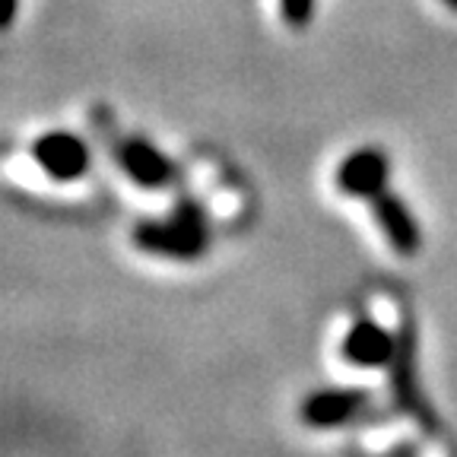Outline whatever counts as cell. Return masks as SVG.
I'll list each match as a JSON object with an SVG mask.
<instances>
[{
    "label": "cell",
    "instance_id": "1",
    "mask_svg": "<svg viewBox=\"0 0 457 457\" xmlns=\"http://www.w3.org/2000/svg\"><path fill=\"white\" fill-rule=\"evenodd\" d=\"M130 242H134L137 251L150 257H162V261H179V264L200 261L210 248L207 210L200 207L197 200L185 197L171 207L169 216L134 222Z\"/></svg>",
    "mask_w": 457,
    "mask_h": 457
},
{
    "label": "cell",
    "instance_id": "2",
    "mask_svg": "<svg viewBox=\"0 0 457 457\" xmlns=\"http://www.w3.org/2000/svg\"><path fill=\"white\" fill-rule=\"evenodd\" d=\"M32 162L42 169V175L57 185H73L86 179V171L93 169V153L89 143L73 130H48L36 137L32 143Z\"/></svg>",
    "mask_w": 457,
    "mask_h": 457
},
{
    "label": "cell",
    "instance_id": "3",
    "mask_svg": "<svg viewBox=\"0 0 457 457\" xmlns=\"http://www.w3.org/2000/svg\"><path fill=\"white\" fill-rule=\"evenodd\" d=\"M114 162L124 171V179L130 185L143 187V191H165L175 185V162L159 150L156 143L146 137H121L114 143Z\"/></svg>",
    "mask_w": 457,
    "mask_h": 457
},
{
    "label": "cell",
    "instance_id": "4",
    "mask_svg": "<svg viewBox=\"0 0 457 457\" xmlns=\"http://www.w3.org/2000/svg\"><path fill=\"white\" fill-rule=\"evenodd\" d=\"M391 181V159L378 146H359L346 153L334 171V185L343 197L350 200H371L387 191Z\"/></svg>",
    "mask_w": 457,
    "mask_h": 457
},
{
    "label": "cell",
    "instance_id": "5",
    "mask_svg": "<svg viewBox=\"0 0 457 457\" xmlns=\"http://www.w3.org/2000/svg\"><path fill=\"white\" fill-rule=\"evenodd\" d=\"M371 220L378 226V232L385 236V242L391 245L394 254L413 257L422 248V226L416 220V213L410 210V204L400 194H394L391 187L381 191L378 197L369 200Z\"/></svg>",
    "mask_w": 457,
    "mask_h": 457
},
{
    "label": "cell",
    "instance_id": "6",
    "mask_svg": "<svg viewBox=\"0 0 457 457\" xmlns=\"http://www.w3.org/2000/svg\"><path fill=\"white\" fill-rule=\"evenodd\" d=\"M369 407V391L362 387H318L299 403V420L308 428H337L356 420Z\"/></svg>",
    "mask_w": 457,
    "mask_h": 457
},
{
    "label": "cell",
    "instance_id": "7",
    "mask_svg": "<svg viewBox=\"0 0 457 457\" xmlns=\"http://www.w3.org/2000/svg\"><path fill=\"white\" fill-rule=\"evenodd\" d=\"M397 346L400 340H394L385 324H378L375 318H356L340 340V356L356 369H385L397 356Z\"/></svg>",
    "mask_w": 457,
    "mask_h": 457
},
{
    "label": "cell",
    "instance_id": "8",
    "mask_svg": "<svg viewBox=\"0 0 457 457\" xmlns=\"http://www.w3.org/2000/svg\"><path fill=\"white\" fill-rule=\"evenodd\" d=\"M277 7H279V20L293 29V32H302V29L312 26L318 0H277Z\"/></svg>",
    "mask_w": 457,
    "mask_h": 457
},
{
    "label": "cell",
    "instance_id": "9",
    "mask_svg": "<svg viewBox=\"0 0 457 457\" xmlns=\"http://www.w3.org/2000/svg\"><path fill=\"white\" fill-rule=\"evenodd\" d=\"M13 16H16V0H4V29L13 26Z\"/></svg>",
    "mask_w": 457,
    "mask_h": 457
},
{
    "label": "cell",
    "instance_id": "10",
    "mask_svg": "<svg viewBox=\"0 0 457 457\" xmlns=\"http://www.w3.org/2000/svg\"><path fill=\"white\" fill-rule=\"evenodd\" d=\"M442 4H445V7L451 10V13H457V0H442Z\"/></svg>",
    "mask_w": 457,
    "mask_h": 457
}]
</instances>
